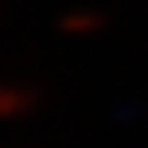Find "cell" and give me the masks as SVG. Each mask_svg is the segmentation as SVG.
I'll return each mask as SVG.
<instances>
[{
  "label": "cell",
  "instance_id": "obj_1",
  "mask_svg": "<svg viewBox=\"0 0 148 148\" xmlns=\"http://www.w3.org/2000/svg\"><path fill=\"white\" fill-rule=\"evenodd\" d=\"M43 94H39L31 82H20V78H0V125L8 121H23L39 109Z\"/></svg>",
  "mask_w": 148,
  "mask_h": 148
},
{
  "label": "cell",
  "instance_id": "obj_2",
  "mask_svg": "<svg viewBox=\"0 0 148 148\" xmlns=\"http://www.w3.org/2000/svg\"><path fill=\"white\" fill-rule=\"evenodd\" d=\"M109 27V16L101 8H66L59 16V31L66 39H94Z\"/></svg>",
  "mask_w": 148,
  "mask_h": 148
}]
</instances>
